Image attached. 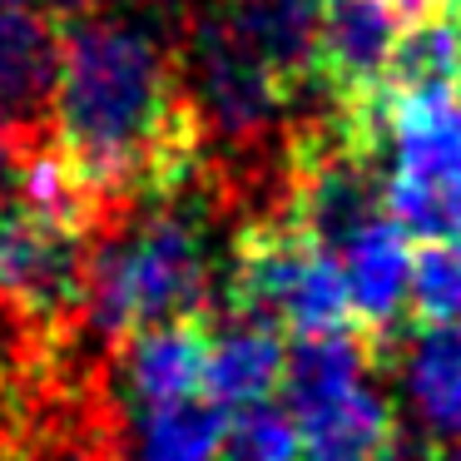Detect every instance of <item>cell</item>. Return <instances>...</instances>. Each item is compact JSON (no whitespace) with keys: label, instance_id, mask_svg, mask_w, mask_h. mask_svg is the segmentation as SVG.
<instances>
[{"label":"cell","instance_id":"obj_1","mask_svg":"<svg viewBox=\"0 0 461 461\" xmlns=\"http://www.w3.org/2000/svg\"><path fill=\"white\" fill-rule=\"evenodd\" d=\"M55 144L114 219L203 189V124L174 45L134 15L90 11L60 35Z\"/></svg>","mask_w":461,"mask_h":461},{"label":"cell","instance_id":"obj_13","mask_svg":"<svg viewBox=\"0 0 461 461\" xmlns=\"http://www.w3.org/2000/svg\"><path fill=\"white\" fill-rule=\"evenodd\" d=\"M387 90H421V85H461V15L456 11H437L427 21L397 31L392 45Z\"/></svg>","mask_w":461,"mask_h":461},{"label":"cell","instance_id":"obj_14","mask_svg":"<svg viewBox=\"0 0 461 461\" xmlns=\"http://www.w3.org/2000/svg\"><path fill=\"white\" fill-rule=\"evenodd\" d=\"M407 322H461V233L421 239V253L411 258V288H407Z\"/></svg>","mask_w":461,"mask_h":461},{"label":"cell","instance_id":"obj_6","mask_svg":"<svg viewBox=\"0 0 461 461\" xmlns=\"http://www.w3.org/2000/svg\"><path fill=\"white\" fill-rule=\"evenodd\" d=\"M298 421V461H407L397 407L367 382L332 392L293 411Z\"/></svg>","mask_w":461,"mask_h":461},{"label":"cell","instance_id":"obj_3","mask_svg":"<svg viewBox=\"0 0 461 461\" xmlns=\"http://www.w3.org/2000/svg\"><path fill=\"white\" fill-rule=\"evenodd\" d=\"M213 303V318H263L293 338L352 328V293L338 249L312 239L288 213L239 223L229 278Z\"/></svg>","mask_w":461,"mask_h":461},{"label":"cell","instance_id":"obj_10","mask_svg":"<svg viewBox=\"0 0 461 461\" xmlns=\"http://www.w3.org/2000/svg\"><path fill=\"white\" fill-rule=\"evenodd\" d=\"M283 372H288V342L283 328L263 318H213V348H209V377L203 392L223 407H253V402H273L283 392Z\"/></svg>","mask_w":461,"mask_h":461},{"label":"cell","instance_id":"obj_7","mask_svg":"<svg viewBox=\"0 0 461 461\" xmlns=\"http://www.w3.org/2000/svg\"><path fill=\"white\" fill-rule=\"evenodd\" d=\"M402 25L377 0H322L318 11V90L332 104L372 95L387 75Z\"/></svg>","mask_w":461,"mask_h":461},{"label":"cell","instance_id":"obj_8","mask_svg":"<svg viewBox=\"0 0 461 461\" xmlns=\"http://www.w3.org/2000/svg\"><path fill=\"white\" fill-rule=\"evenodd\" d=\"M209 348H213V312L174 318L159 328L124 342L114 372L124 377L134 407H164V402L199 397L209 377Z\"/></svg>","mask_w":461,"mask_h":461},{"label":"cell","instance_id":"obj_16","mask_svg":"<svg viewBox=\"0 0 461 461\" xmlns=\"http://www.w3.org/2000/svg\"><path fill=\"white\" fill-rule=\"evenodd\" d=\"M35 5H41V11L50 15V21L60 25V31H65V25H75V21H80V15L100 11L104 0H35Z\"/></svg>","mask_w":461,"mask_h":461},{"label":"cell","instance_id":"obj_11","mask_svg":"<svg viewBox=\"0 0 461 461\" xmlns=\"http://www.w3.org/2000/svg\"><path fill=\"white\" fill-rule=\"evenodd\" d=\"M382 367V348L367 332L352 322V328H328V332H303L288 348V372H283V392H288V407H308L322 402L332 392L362 382L367 372Z\"/></svg>","mask_w":461,"mask_h":461},{"label":"cell","instance_id":"obj_15","mask_svg":"<svg viewBox=\"0 0 461 461\" xmlns=\"http://www.w3.org/2000/svg\"><path fill=\"white\" fill-rule=\"evenodd\" d=\"M223 461H298V421L273 402H253L229 417Z\"/></svg>","mask_w":461,"mask_h":461},{"label":"cell","instance_id":"obj_9","mask_svg":"<svg viewBox=\"0 0 461 461\" xmlns=\"http://www.w3.org/2000/svg\"><path fill=\"white\" fill-rule=\"evenodd\" d=\"M392 362L431 441L461 437V322L407 328L392 348Z\"/></svg>","mask_w":461,"mask_h":461},{"label":"cell","instance_id":"obj_17","mask_svg":"<svg viewBox=\"0 0 461 461\" xmlns=\"http://www.w3.org/2000/svg\"><path fill=\"white\" fill-rule=\"evenodd\" d=\"M15 140H11V130L0 124V199H11V184H15Z\"/></svg>","mask_w":461,"mask_h":461},{"label":"cell","instance_id":"obj_18","mask_svg":"<svg viewBox=\"0 0 461 461\" xmlns=\"http://www.w3.org/2000/svg\"><path fill=\"white\" fill-rule=\"evenodd\" d=\"M110 461H140V456H134V451H130V447H124V451H114V456H110Z\"/></svg>","mask_w":461,"mask_h":461},{"label":"cell","instance_id":"obj_4","mask_svg":"<svg viewBox=\"0 0 461 461\" xmlns=\"http://www.w3.org/2000/svg\"><path fill=\"white\" fill-rule=\"evenodd\" d=\"M90 268V233H75L31 213L25 203L0 199V318L35 332H80Z\"/></svg>","mask_w":461,"mask_h":461},{"label":"cell","instance_id":"obj_2","mask_svg":"<svg viewBox=\"0 0 461 461\" xmlns=\"http://www.w3.org/2000/svg\"><path fill=\"white\" fill-rule=\"evenodd\" d=\"M194 199L203 189L154 199L134 209L110 239L95 243L90 293H85L80 332L100 352L120 357L124 342L174 318L213 312V263L203 243V213Z\"/></svg>","mask_w":461,"mask_h":461},{"label":"cell","instance_id":"obj_5","mask_svg":"<svg viewBox=\"0 0 461 461\" xmlns=\"http://www.w3.org/2000/svg\"><path fill=\"white\" fill-rule=\"evenodd\" d=\"M348 263V293H352V322L382 348V367L392 362L402 328L407 322V288H411V233L397 219H377L372 213L348 243H342Z\"/></svg>","mask_w":461,"mask_h":461},{"label":"cell","instance_id":"obj_19","mask_svg":"<svg viewBox=\"0 0 461 461\" xmlns=\"http://www.w3.org/2000/svg\"><path fill=\"white\" fill-rule=\"evenodd\" d=\"M441 5H447V11H456V15H461V0H441Z\"/></svg>","mask_w":461,"mask_h":461},{"label":"cell","instance_id":"obj_12","mask_svg":"<svg viewBox=\"0 0 461 461\" xmlns=\"http://www.w3.org/2000/svg\"><path fill=\"white\" fill-rule=\"evenodd\" d=\"M130 431L140 441V461H223L229 407L213 397H184L164 407L130 411Z\"/></svg>","mask_w":461,"mask_h":461}]
</instances>
